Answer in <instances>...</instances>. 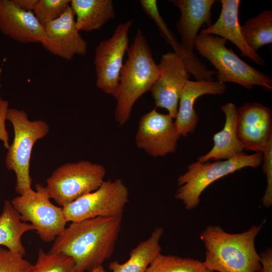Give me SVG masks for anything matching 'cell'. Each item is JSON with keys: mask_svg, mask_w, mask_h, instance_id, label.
Returning a JSON list of instances; mask_svg holds the SVG:
<instances>
[{"mask_svg": "<svg viewBox=\"0 0 272 272\" xmlns=\"http://www.w3.org/2000/svg\"><path fill=\"white\" fill-rule=\"evenodd\" d=\"M18 8L26 11L32 12L37 0H11Z\"/></svg>", "mask_w": 272, "mask_h": 272, "instance_id": "obj_32", "label": "cell"}, {"mask_svg": "<svg viewBox=\"0 0 272 272\" xmlns=\"http://www.w3.org/2000/svg\"><path fill=\"white\" fill-rule=\"evenodd\" d=\"M220 16L216 22L200 31L202 34L216 35L229 40L256 64L263 66L265 60L247 44L243 35L239 20V0H222Z\"/></svg>", "mask_w": 272, "mask_h": 272, "instance_id": "obj_15", "label": "cell"}, {"mask_svg": "<svg viewBox=\"0 0 272 272\" xmlns=\"http://www.w3.org/2000/svg\"><path fill=\"white\" fill-rule=\"evenodd\" d=\"M91 272H106L103 265L99 266Z\"/></svg>", "mask_w": 272, "mask_h": 272, "instance_id": "obj_33", "label": "cell"}, {"mask_svg": "<svg viewBox=\"0 0 272 272\" xmlns=\"http://www.w3.org/2000/svg\"><path fill=\"white\" fill-rule=\"evenodd\" d=\"M177 7L180 16L176 27L181 37V45L188 53L193 54L195 39L203 24L212 25L211 9L215 0H170Z\"/></svg>", "mask_w": 272, "mask_h": 272, "instance_id": "obj_18", "label": "cell"}, {"mask_svg": "<svg viewBox=\"0 0 272 272\" xmlns=\"http://www.w3.org/2000/svg\"><path fill=\"white\" fill-rule=\"evenodd\" d=\"M121 224L122 216L71 222L56 237L48 252L72 258L77 272H91L112 255Z\"/></svg>", "mask_w": 272, "mask_h": 272, "instance_id": "obj_1", "label": "cell"}, {"mask_svg": "<svg viewBox=\"0 0 272 272\" xmlns=\"http://www.w3.org/2000/svg\"><path fill=\"white\" fill-rule=\"evenodd\" d=\"M236 131L244 150L262 153L272 138L270 109L259 103H245L237 109Z\"/></svg>", "mask_w": 272, "mask_h": 272, "instance_id": "obj_13", "label": "cell"}, {"mask_svg": "<svg viewBox=\"0 0 272 272\" xmlns=\"http://www.w3.org/2000/svg\"><path fill=\"white\" fill-rule=\"evenodd\" d=\"M221 109L226 118L223 128L214 135L212 149L198 157L197 161L205 163L211 160H227L244 153L236 131L237 108L234 104L228 103L222 106Z\"/></svg>", "mask_w": 272, "mask_h": 272, "instance_id": "obj_20", "label": "cell"}, {"mask_svg": "<svg viewBox=\"0 0 272 272\" xmlns=\"http://www.w3.org/2000/svg\"><path fill=\"white\" fill-rule=\"evenodd\" d=\"M248 45L256 52L264 45L272 43V11H264L249 19L241 26Z\"/></svg>", "mask_w": 272, "mask_h": 272, "instance_id": "obj_24", "label": "cell"}, {"mask_svg": "<svg viewBox=\"0 0 272 272\" xmlns=\"http://www.w3.org/2000/svg\"><path fill=\"white\" fill-rule=\"evenodd\" d=\"M128 188L120 179L104 181L96 190L62 207L66 222L122 216L128 202Z\"/></svg>", "mask_w": 272, "mask_h": 272, "instance_id": "obj_9", "label": "cell"}, {"mask_svg": "<svg viewBox=\"0 0 272 272\" xmlns=\"http://www.w3.org/2000/svg\"><path fill=\"white\" fill-rule=\"evenodd\" d=\"M265 220L239 233H230L218 225L200 234L206 249L203 263L215 272H259L261 264L255 242Z\"/></svg>", "mask_w": 272, "mask_h": 272, "instance_id": "obj_2", "label": "cell"}, {"mask_svg": "<svg viewBox=\"0 0 272 272\" xmlns=\"http://www.w3.org/2000/svg\"><path fill=\"white\" fill-rule=\"evenodd\" d=\"M3 0H0V8L1 7L2 4Z\"/></svg>", "mask_w": 272, "mask_h": 272, "instance_id": "obj_34", "label": "cell"}, {"mask_svg": "<svg viewBox=\"0 0 272 272\" xmlns=\"http://www.w3.org/2000/svg\"><path fill=\"white\" fill-rule=\"evenodd\" d=\"M180 137L172 117L158 112L155 108L141 117L135 143L151 156L162 157L176 151Z\"/></svg>", "mask_w": 272, "mask_h": 272, "instance_id": "obj_12", "label": "cell"}, {"mask_svg": "<svg viewBox=\"0 0 272 272\" xmlns=\"http://www.w3.org/2000/svg\"><path fill=\"white\" fill-rule=\"evenodd\" d=\"M139 3L145 13L155 22L161 35L172 46L174 52L181 58L188 73L191 74L196 81H214L213 76L216 74L217 72L208 70L194 54H190L183 48L181 44L178 41L161 17L158 8L157 1L140 0Z\"/></svg>", "mask_w": 272, "mask_h": 272, "instance_id": "obj_19", "label": "cell"}, {"mask_svg": "<svg viewBox=\"0 0 272 272\" xmlns=\"http://www.w3.org/2000/svg\"><path fill=\"white\" fill-rule=\"evenodd\" d=\"M127 57L121 70L114 98L115 117L121 125L129 119L132 107L144 94L150 91L159 71L141 29L127 50Z\"/></svg>", "mask_w": 272, "mask_h": 272, "instance_id": "obj_3", "label": "cell"}, {"mask_svg": "<svg viewBox=\"0 0 272 272\" xmlns=\"http://www.w3.org/2000/svg\"><path fill=\"white\" fill-rule=\"evenodd\" d=\"M261 268L259 272H272V249L267 247L259 254Z\"/></svg>", "mask_w": 272, "mask_h": 272, "instance_id": "obj_31", "label": "cell"}, {"mask_svg": "<svg viewBox=\"0 0 272 272\" xmlns=\"http://www.w3.org/2000/svg\"><path fill=\"white\" fill-rule=\"evenodd\" d=\"M133 21L118 24L112 36L101 41L95 48L94 59L98 88L115 97L123 58L129 47L128 32Z\"/></svg>", "mask_w": 272, "mask_h": 272, "instance_id": "obj_10", "label": "cell"}, {"mask_svg": "<svg viewBox=\"0 0 272 272\" xmlns=\"http://www.w3.org/2000/svg\"><path fill=\"white\" fill-rule=\"evenodd\" d=\"M35 190L29 188L11 201L21 220L29 222L41 239L53 241L66 228L62 208L51 202L46 186L37 184Z\"/></svg>", "mask_w": 272, "mask_h": 272, "instance_id": "obj_8", "label": "cell"}, {"mask_svg": "<svg viewBox=\"0 0 272 272\" xmlns=\"http://www.w3.org/2000/svg\"><path fill=\"white\" fill-rule=\"evenodd\" d=\"M75 16L69 6L60 17L44 27L40 42L51 53L66 60L84 55L87 51V43L79 33Z\"/></svg>", "mask_w": 272, "mask_h": 272, "instance_id": "obj_14", "label": "cell"}, {"mask_svg": "<svg viewBox=\"0 0 272 272\" xmlns=\"http://www.w3.org/2000/svg\"><path fill=\"white\" fill-rule=\"evenodd\" d=\"M227 41L218 36L200 33L195 40L194 48L217 70V81L238 84L248 89L257 85L271 90V78L249 65L232 49L228 48Z\"/></svg>", "mask_w": 272, "mask_h": 272, "instance_id": "obj_4", "label": "cell"}, {"mask_svg": "<svg viewBox=\"0 0 272 272\" xmlns=\"http://www.w3.org/2000/svg\"><path fill=\"white\" fill-rule=\"evenodd\" d=\"M163 234L162 227L156 228L149 238L139 243L131 250L126 262H111L109 269L112 272H146L153 260L161 253L159 242Z\"/></svg>", "mask_w": 272, "mask_h": 272, "instance_id": "obj_22", "label": "cell"}, {"mask_svg": "<svg viewBox=\"0 0 272 272\" xmlns=\"http://www.w3.org/2000/svg\"><path fill=\"white\" fill-rule=\"evenodd\" d=\"M263 169L266 175V187L262 197L263 205L267 208L272 205V138L262 152Z\"/></svg>", "mask_w": 272, "mask_h": 272, "instance_id": "obj_29", "label": "cell"}, {"mask_svg": "<svg viewBox=\"0 0 272 272\" xmlns=\"http://www.w3.org/2000/svg\"><path fill=\"white\" fill-rule=\"evenodd\" d=\"M9 103L0 98V141L4 143V147L8 149L10 147L9 144V134L6 129L5 121L7 120L6 116L8 109Z\"/></svg>", "mask_w": 272, "mask_h": 272, "instance_id": "obj_30", "label": "cell"}, {"mask_svg": "<svg viewBox=\"0 0 272 272\" xmlns=\"http://www.w3.org/2000/svg\"><path fill=\"white\" fill-rule=\"evenodd\" d=\"M32 265L24 255L0 246V272H29Z\"/></svg>", "mask_w": 272, "mask_h": 272, "instance_id": "obj_28", "label": "cell"}, {"mask_svg": "<svg viewBox=\"0 0 272 272\" xmlns=\"http://www.w3.org/2000/svg\"><path fill=\"white\" fill-rule=\"evenodd\" d=\"M0 30L23 43H40L44 35V27L33 12L20 9L8 0H3L0 8Z\"/></svg>", "mask_w": 272, "mask_h": 272, "instance_id": "obj_17", "label": "cell"}, {"mask_svg": "<svg viewBox=\"0 0 272 272\" xmlns=\"http://www.w3.org/2000/svg\"><path fill=\"white\" fill-rule=\"evenodd\" d=\"M225 84L218 81L188 80L182 91L178 112L174 122L175 128L181 137L194 131L198 118L194 108L195 100L206 95H222L226 91Z\"/></svg>", "mask_w": 272, "mask_h": 272, "instance_id": "obj_16", "label": "cell"}, {"mask_svg": "<svg viewBox=\"0 0 272 272\" xmlns=\"http://www.w3.org/2000/svg\"><path fill=\"white\" fill-rule=\"evenodd\" d=\"M6 119L13 126L14 138L8 149L5 163L8 169L16 174L15 190L20 195L31 187L30 163L33 146L47 134L49 127L43 120L30 121L27 113L22 110L8 108Z\"/></svg>", "mask_w": 272, "mask_h": 272, "instance_id": "obj_6", "label": "cell"}, {"mask_svg": "<svg viewBox=\"0 0 272 272\" xmlns=\"http://www.w3.org/2000/svg\"><path fill=\"white\" fill-rule=\"evenodd\" d=\"M32 230H34L33 226L23 222L11 202L5 200L0 215V246L24 256L26 249L21 238L25 233Z\"/></svg>", "mask_w": 272, "mask_h": 272, "instance_id": "obj_23", "label": "cell"}, {"mask_svg": "<svg viewBox=\"0 0 272 272\" xmlns=\"http://www.w3.org/2000/svg\"><path fill=\"white\" fill-rule=\"evenodd\" d=\"M158 66L159 75L150 91L156 108L166 109L175 118L180 95L190 74L181 58L174 52L162 54Z\"/></svg>", "mask_w": 272, "mask_h": 272, "instance_id": "obj_11", "label": "cell"}, {"mask_svg": "<svg viewBox=\"0 0 272 272\" xmlns=\"http://www.w3.org/2000/svg\"><path fill=\"white\" fill-rule=\"evenodd\" d=\"M146 272H215L207 268L203 261L177 255L158 254Z\"/></svg>", "mask_w": 272, "mask_h": 272, "instance_id": "obj_25", "label": "cell"}, {"mask_svg": "<svg viewBox=\"0 0 272 272\" xmlns=\"http://www.w3.org/2000/svg\"><path fill=\"white\" fill-rule=\"evenodd\" d=\"M29 272H77L74 260L62 253L45 252L39 249L37 260Z\"/></svg>", "mask_w": 272, "mask_h": 272, "instance_id": "obj_26", "label": "cell"}, {"mask_svg": "<svg viewBox=\"0 0 272 272\" xmlns=\"http://www.w3.org/2000/svg\"><path fill=\"white\" fill-rule=\"evenodd\" d=\"M105 174L103 166L89 161L67 163L53 172L46 187L50 198L63 207L97 189Z\"/></svg>", "mask_w": 272, "mask_h": 272, "instance_id": "obj_7", "label": "cell"}, {"mask_svg": "<svg viewBox=\"0 0 272 272\" xmlns=\"http://www.w3.org/2000/svg\"><path fill=\"white\" fill-rule=\"evenodd\" d=\"M70 4L79 31L100 29L115 16L112 0H71Z\"/></svg>", "mask_w": 272, "mask_h": 272, "instance_id": "obj_21", "label": "cell"}, {"mask_svg": "<svg viewBox=\"0 0 272 272\" xmlns=\"http://www.w3.org/2000/svg\"><path fill=\"white\" fill-rule=\"evenodd\" d=\"M70 0H37L33 13L44 27L60 17L70 6Z\"/></svg>", "mask_w": 272, "mask_h": 272, "instance_id": "obj_27", "label": "cell"}, {"mask_svg": "<svg viewBox=\"0 0 272 272\" xmlns=\"http://www.w3.org/2000/svg\"><path fill=\"white\" fill-rule=\"evenodd\" d=\"M262 162V153H243L222 161L192 163L177 179L179 188L175 198L182 202L186 209L192 210L198 205L202 192L213 182L243 168H257Z\"/></svg>", "mask_w": 272, "mask_h": 272, "instance_id": "obj_5", "label": "cell"}]
</instances>
